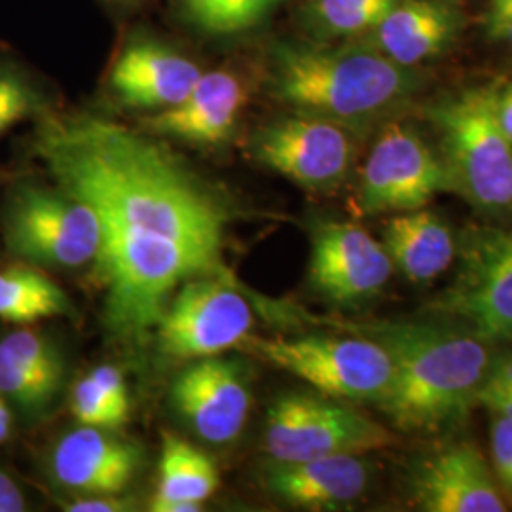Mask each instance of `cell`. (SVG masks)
Wrapping results in <instances>:
<instances>
[{"label": "cell", "instance_id": "4", "mask_svg": "<svg viewBox=\"0 0 512 512\" xmlns=\"http://www.w3.org/2000/svg\"><path fill=\"white\" fill-rule=\"evenodd\" d=\"M497 86H476L429 110L448 190L478 211H512V143L497 120Z\"/></svg>", "mask_w": 512, "mask_h": 512}, {"label": "cell", "instance_id": "13", "mask_svg": "<svg viewBox=\"0 0 512 512\" xmlns=\"http://www.w3.org/2000/svg\"><path fill=\"white\" fill-rule=\"evenodd\" d=\"M410 495L425 512H505L507 497L494 471L471 442L421 458L410 475Z\"/></svg>", "mask_w": 512, "mask_h": 512}, {"label": "cell", "instance_id": "33", "mask_svg": "<svg viewBox=\"0 0 512 512\" xmlns=\"http://www.w3.org/2000/svg\"><path fill=\"white\" fill-rule=\"evenodd\" d=\"M131 501L120 494L80 495L65 503L69 512H120L128 511Z\"/></svg>", "mask_w": 512, "mask_h": 512}, {"label": "cell", "instance_id": "7", "mask_svg": "<svg viewBox=\"0 0 512 512\" xmlns=\"http://www.w3.org/2000/svg\"><path fill=\"white\" fill-rule=\"evenodd\" d=\"M395 442L384 425L323 393H283L266 416L264 450L272 461L365 456Z\"/></svg>", "mask_w": 512, "mask_h": 512}, {"label": "cell", "instance_id": "28", "mask_svg": "<svg viewBox=\"0 0 512 512\" xmlns=\"http://www.w3.org/2000/svg\"><path fill=\"white\" fill-rule=\"evenodd\" d=\"M71 408H73L74 418L80 425L107 429V431L120 427V423L112 414L105 397L101 395L99 387L93 382L92 376H86L74 385Z\"/></svg>", "mask_w": 512, "mask_h": 512}, {"label": "cell", "instance_id": "6", "mask_svg": "<svg viewBox=\"0 0 512 512\" xmlns=\"http://www.w3.org/2000/svg\"><path fill=\"white\" fill-rule=\"evenodd\" d=\"M458 272L425 310L488 342L512 340V228L475 226L458 241Z\"/></svg>", "mask_w": 512, "mask_h": 512}, {"label": "cell", "instance_id": "25", "mask_svg": "<svg viewBox=\"0 0 512 512\" xmlns=\"http://www.w3.org/2000/svg\"><path fill=\"white\" fill-rule=\"evenodd\" d=\"M0 349L16 363L29 370L44 384L61 389L63 384V357L54 344L35 330H16L0 340Z\"/></svg>", "mask_w": 512, "mask_h": 512}, {"label": "cell", "instance_id": "19", "mask_svg": "<svg viewBox=\"0 0 512 512\" xmlns=\"http://www.w3.org/2000/svg\"><path fill=\"white\" fill-rule=\"evenodd\" d=\"M458 29V10L448 0H401L368 33L366 44L412 69L442 54Z\"/></svg>", "mask_w": 512, "mask_h": 512}, {"label": "cell", "instance_id": "37", "mask_svg": "<svg viewBox=\"0 0 512 512\" xmlns=\"http://www.w3.org/2000/svg\"><path fill=\"white\" fill-rule=\"evenodd\" d=\"M10 429H12V414L0 395V442H4L10 437Z\"/></svg>", "mask_w": 512, "mask_h": 512}, {"label": "cell", "instance_id": "32", "mask_svg": "<svg viewBox=\"0 0 512 512\" xmlns=\"http://www.w3.org/2000/svg\"><path fill=\"white\" fill-rule=\"evenodd\" d=\"M488 35L512 48V0H492L486 14Z\"/></svg>", "mask_w": 512, "mask_h": 512}, {"label": "cell", "instance_id": "26", "mask_svg": "<svg viewBox=\"0 0 512 512\" xmlns=\"http://www.w3.org/2000/svg\"><path fill=\"white\" fill-rule=\"evenodd\" d=\"M57 389L44 384L29 370L16 363L8 353L0 349V395L8 397L19 408L38 412L52 404L57 397Z\"/></svg>", "mask_w": 512, "mask_h": 512}, {"label": "cell", "instance_id": "29", "mask_svg": "<svg viewBox=\"0 0 512 512\" xmlns=\"http://www.w3.org/2000/svg\"><path fill=\"white\" fill-rule=\"evenodd\" d=\"M492 471L507 501L512 503V420L494 416L490 429Z\"/></svg>", "mask_w": 512, "mask_h": 512}, {"label": "cell", "instance_id": "36", "mask_svg": "<svg viewBox=\"0 0 512 512\" xmlns=\"http://www.w3.org/2000/svg\"><path fill=\"white\" fill-rule=\"evenodd\" d=\"M488 380H494L497 384L512 389V357H503V359L492 363V368L488 372Z\"/></svg>", "mask_w": 512, "mask_h": 512}, {"label": "cell", "instance_id": "10", "mask_svg": "<svg viewBox=\"0 0 512 512\" xmlns=\"http://www.w3.org/2000/svg\"><path fill=\"white\" fill-rule=\"evenodd\" d=\"M249 152L296 186L327 194L346 181L355 147L351 129L293 112L258 129Z\"/></svg>", "mask_w": 512, "mask_h": 512}, {"label": "cell", "instance_id": "3", "mask_svg": "<svg viewBox=\"0 0 512 512\" xmlns=\"http://www.w3.org/2000/svg\"><path fill=\"white\" fill-rule=\"evenodd\" d=\"M418 76L372 46L277 42L268 57V92L293 112L365 128L404 105Z\"/></svg>", "mask_w": 512, "mask_h": 512}, {"label": "cell", "instance_id": "18", "mask_svg": "<svg viewBox=\"0 0 512 512\" xmlns=\"http://www.w3.org/2000/svg\"><path fill=\"white\" fill-rule=\"evenodd\" d=\"M370 467L363 456L272 461L264 473L270 494L298 509L338 511L365 495Z\"/></svg>", "mask_w": 512, "mask_h": 512}, {"label": "cell", "instance_id": "17", "mask_svg": "<svg viewBox=\"0 0 512 512\" xmlns=\"http://www.w3.org/2000/svg\"><path fill=\"white\" fill-rule=\"evenodd\" d=\"M245 88L228 71L202 73L181 103L145 120L148 131L192 145H220L238 124Z\"/></svg>", "mask_w": 512, "mask_h": 512}, {"label": "cell", "instance_id": "24", "mask_svg": "<svg viewBox=\"0 0 512 512\" xmlns=\"http://www.w3.org/2000/svg\"><path fill=\"white\" fill-rule=\"evenodd\" d=\"M281 0H181L184 18L213 37H234L255 29Z\"/></svg>", "mask_w": 512, "mask_h": 512}, {"label": "cell", "instance_id": "1", "mask_svg": "<svg viewBox=\"0 0 512 512\" xmlns=\"http://www.w3.org/2000/svg\"><path fill=\"white\" fill-rule=\"evenodd\" d=\"M35 150L59 190L97 215L95 274L116 338L141 342L183 283L222 277L230 207L158 143L90 114L44 116Z\"/></svg>", "mask_w": 512, "mask_h": 512}, {"label": "cell", "instance_id": "16", "mask_svg": "<svg viewBox=\"0 0 512 512\" xmlns=\"http://www.w3.org/2000/svg\"><path fill=\"white\" fill-rule=\"evenodd\" d=\"M202 69L186 55L156 40H131L116 57L109 84L129 109H169L194 88Z\"/></svg>", "mask_w": 512, "mask_h": 512}, {"label": "cell", "instance_id": "21", "mask_svg": "<svg viewBox=\"0 0 512 512\" xmlns=\"http://www.w3.org/2000/svg\"><path fill=\"white\" fill-rule=\"evenodd\" d=\"M217 486L219 473L211 459L177 435H164L160 480L150 499V511H200Z\"/></svg>", "mask_w": 512, "mask_h": 512}, {"label": "cell", "instance_id": "2", "mask_svg": "<svg viewBox=\"0 0 512 512\" xmlns=\"http://www.w3.org/2000/svg\"><path fill=\"white\" fill-rule=\"evenodd\" d=\"M365 336L393 359V380L378 406L410 435H437L461 420L494 363L490 342L456 325L378 323Z\"/></svg>", "mask_w": 512, "mask_h": 512}, {"label": "cell", "instance_id": "22", "mask_svg": "<svg viewBox=\"0 0 512 512\" xmlns=\"http://www.w3.org/2000/svg\"><path fill=\"white\" fill-rule=\"evenodd\" d=\"M71 302L50 277L29 266L0 270V319L31 325L40 319L67 315Z\"/></svg>", "mask_w": 512, "mask_h": 512}, {"label": "cell", "instance_id": "8", "mask_svg": "<svg viewBox=\"0 0 512 512\" xmlns=\"http://www.w3.org/2000/svg\"><path fill=\"white\" fill-rule=\"evenodd\" d=\"M12 255L50 268H80L99 255L101 226L92 207L63 190L19 184L4 213Z\"/></svg>", "mask_w": 512, "mask_h": 512}, {"label": "cell", "instance_id": "11", "mask_svg": "<svg viewBox=\"0 0 512 512\" xmlns=\"http://www.w3.org/2000/svg\"><path fill=\"white\" fill-rule=\"evenodd\" d=\"M448 188L444 165L420 135L403 124H389L366 158L357 190L363 215L421 209Z\"/></svg>", "mask_w": 512, "mask_h": 512}, {"label": "cell", "instance_id": "34", "mask_svg": "<svg viewBox=\"0 0 512 512\" xmlns=\"http://www.w3.org/2000/svg\"><path fill=\"white\" fill-rule=\"evenodd\" d=\"M25 509L27 501L16 480L0 471V512H23Z\"/></svg>", "mask_w": 512, "mask_h": 512}, {"label": "cell", "instance_id": "27", "mask_svg": "<svg viewBox=\"0 0 512 512\" xmlns=\"http://www.w3.org/2000/svg\"><path fill=\"white\" fill-rule=\"evenodd\" d=\"M38 110V93L12 63L0 61V135Z\"/></svg>", "mask_w": 512, "mask_h": 512}, {"label": "cell", "instance_id": "30", "mask_svg": "<svg viewBox=\"0 0 512 512\" xmlns=\"http://www.w3.org/2000/svg\"><path fill=\"white\" fill-rule=\"evenodd\" d=\"M90 376L105 397L118 423L124 425L128 421L129 395L122 372L116 366L99 365L93 368Z\"/></svg>", "mask_w": 512, "mask_h": 512}, {"label": "cell", "instance_id": "20", "mask_svg": "<svg viewBox=\"0 0 512 512\" xmlns=\"http://www.w3.org/2000/svg\"><path fill=\"white\" fill-rule=\"evenodd\" d=\"M382 243L393 268L412 283L435 281L458 256V239L452 228L425 207L387 220Z\"/></svg>", "mask_w": 512, "mask_h": 512}, {"label": "cell", "instance_id": "23", "mask_svg": "<svg viewBox=\"0 0 512 512\" xmlns=\"http://www.w3.org/2000/svg\"><path fill=\"white\" fill-rule=\"evenodd\" d=\"M401 0H308L306 19L323 38L370 33Z\"/></svg>", "mask_w": 512, "mask_h": 512}, {"label": "cell", "instance_id": "15", "mask_svg": "<svg viewBox=\"0 0 512 512\" xmlns=\"http://www.w3.org/2000/svg\"><path fill=\"white\" fill-rule=\"evenodd\" d=\"M141 458V450L128 440L80 425L55 444L50 471L59 486L76 494H122L137 475Z\"/></svg>", "mask_w": 512, "mask_h": 512}, {"label": "cell", "instance_id": "31", "mask_svg": "<svg viewBox=\"0 0 512 512\" xmlns=\"http://www.w3.org/2000/svg\"><path fill=\"white\" fill-rule=\"evenodd\" d=\"M475 404L484 406L494 416H501L512 420V389L505 385L497 384L494 380H484V384L478 387L475 395Z\"/></svg>", "mask_w": 512, "mask_h": 512}, {"label": "cell", "instance_id": "14", "mask_svg": "<svg viewBox=\"0 0 512 512\" xmlns=\"http://www.w3.org/2000/svg\"><path fill=\"white\" fill-rule=\"evenodd\" d=\"M171 403L200 439L226 444L241 435L251 395L236 363L207 357L179 374Z\"/></svg>", "mask_w": 512, "mask_h": 512}, {"label": "cell", "instance_id": "35", "mask_svg": "<svg viewBox=\"0 0 512 512\" xmlns=\"http://www.w3.org/2000/svg\"><path fill=\"white\" fill-rule=\"evenodd\" d=\"M497 120L512 143V84L497 93Z\"/></svg>", "mask_w": 512, "mask_h": 512}, {"label": "cell", "instance_id": "9", "mask_svg": "<svg viewBox=\"0 0 512 512\" xmlns=\"http://www.w3.org/2000/svg\"><path fill=\"white\" fill-rule=\"evenodd\" d=\"M255 327L249 302L220 275L188 279L171 296L156 325L165 355L192 361L243 344Z\"/></svg>", "mask_w": 512, "mask_h": 512}, {"label": "cell", "instance_id": "12", "mask_svg": "<svg viewBox=\"0 0 512 512\" xmlns=\"http://www.w3.org/2000/svg\"><path fill=\"white\" fill-rule=\"evenodd\" d=\"M384 243L363 226L321 220L311 230V289L336 306H359L384 291L393 275Z\"/></svg>", "mask_w": 512, "mask_h": 512}, {"label": "cell", "instance_id": "5", "mask_svg": "<svg viewBox=\"0 0 512 512\" xmlns=\"http://www.w3.org/2000/svg\"><path fill=\"white\" fill-rule=\"evenodd\" d=\"M245 344L264 361L338 401L380 404L393 380L389 351L370 336L308 334L247 338Z\"/></svg>", "mask_w": 512, "mask_h": 512}]
</instances>
